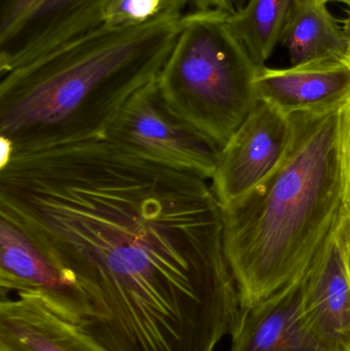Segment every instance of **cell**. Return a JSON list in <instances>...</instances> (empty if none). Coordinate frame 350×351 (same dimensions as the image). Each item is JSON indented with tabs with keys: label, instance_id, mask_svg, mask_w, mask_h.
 <instances>
[{
	"label": "cell",
	"instance_id": "4",
	"mask_svg": "<svg viewBox=\"0 0 350 351\" xmlns=\"http://www.w3.org/2000/svg\"><path fill=\"white\" fill-rule=\"evenodd\" d=\"M229 14L195 10L158 75L168 107L223 149L258 104L257 67L227 24Z\"/></svg>",
	"mask_w": 350,
	"mask_h": 351
},
{
	"label": "cell",
	"instance_id": "20",
	"mask_svg": "<svg viewBox=\"0 0 350 351\" xmlns=\"http://www.w3.org/2000/svg\"><path fill=\"white\" fill-rule=\"evenodd\" d=\"M320 1L324 2L326 4H328L329 2H343V3H347L349 0H320Z\"/></svg>",
	"mask_w": 350,
	"mask_h": 351
},
{
	"label": "cell",
	"instance_id": "10",
	"mask_svg": "<svg viewBox=\"0 0 350 351\" xmlns=\"http://www.w3.org/2000/svg\"><path fill=\"white\" fill-rule=\"evenodd\" d=\"M0 297V351H109L35 293Z\"/></svg>",
	"mask_w": 350,
	"mask_h": 351
},
{
	"label": "cell",
	"instance_id": "15",
	"mask_svg": "<svg viewBox=\"0 0 350 351\" xmlns=\"http://www.w3.org/2000/svg\"><path fill=\"white\" fill-rule=\"evenodd\" d=\"M296 0H247L246 3L229 14L227 24L242 43L257 67H264L273 55Z\"/></svg>",
	"mask_w": 350,
	"mask_h": 351
},
{
	"label": "cell",
	"instance_id": "6",
	"mask_svg": "<svg viewBox=\"0 0 350 351\" xmlns=\"http://www.w3.org/2000/svg\"><path fill=\"white\" fill-rule=\"evenodd\" d=\"M291 136L289 115L259 101L224 146L211 180L222 206L248 193L279 166Z\"/></svg>",
	"mask_w": 350,
	"mask_h": 351
},
{
	"label": "cell",
	"instance_id": "11",
	"mask_svg": "<svg viewBox=\"0 0 350 351\" xmlns=\"http://www.w3.org/2000/svg\"><path fill=\"white\" fill-rule=\"evenodd\" d=\"M259 101L287 115L331 108L350 100V64L323 60L285 69L262 67L255 80Z\"/></svg>",
	"mask_w": 350,
	"mask_h": 351
},
{
	"label": "cell",
	"instance_id": "13",
	"mask_svg": "<svg viewBox=\"0 0 350 351\" xmlns=\"http://www.w3.org/2000/svg\"><path fill=\"white\" fill-rule=\"evenodd\" d=\"M281 43L292 66L323 60H345L349 43L342 27L320 0H296Z\"/></svg>",
	"mask_w": 350,
	"mask_h": 351
},
{
	"label": "cell",
	"instance_id": "1",
	"mask_svg": "<svg viewBox=\"0 0 350 351\" xmlns=\"http://www.w3.org/2000/svg\"><path fill=\"white\" fill-rule=\"evenodd\" d=\"M0 216L92 304L109 351H215L240 313L212 181L105 138L14 154Z\"/></svg>",
	"mask_w": 350,
	"mask_h": 351
},
{
	"label": "cell",
	"instance_id": "7",
	"mask_svg": "<svg viewBox=\"0 0 350 351\" xmlns=\"http://www.w3.org/2000/svg\"><path fill=\"white\" fill-rule=\"evenodd\" d=\"M12 293H35L53 311L82 327L95 317L84 293L22 227L0 216V297Z\"/></svg>",
	"mask_w": 350,
	"mask_h": 351
},
{
	"label": "cell",
	"instance_id": "12",
	"mask_svg": "<svg viewBox=\"0 0 350 351\" xmlns=\"http://www.w3.org/2000/svg\"><path fill=\"white\" fill-rule=\"evenodd\" d=\"M99 0H0V75L32 60Z\"/></svg>",
	"mask_w": 350,
	"mask_h": 351
},
{
	"label": "cell",
	"instance_id": "3",
	"mask_svg": "<svg viewBox=\"0 0 350 351\" xmlns=\"http://www.w3.org/2000/svg\"><path fill=\"white\" fill-rule=\"evenodd\" d=\"M183 22L99 29L2 74L0 137L14 154L104 138L127 101L158 80Z\"/></svg>",
	"mask_w": 350,
	"mask_h": 351
},
{
	"label": "cell",
	"instance_id": "2",
	"mask_svg": "<svg viewBox=\"0 0 350 351\" xmlns=\"http://www.w3.org/2000/svg\"><path fill=\"white\" fill-rule=\"evenodd\" d=\"M345 105L290 114L291 140L279 166L223 206L226 258L242 308L302 280L338 224Z\"/></svg>",
	"mask_w": 350,
	"mask_h": 351
},
{
	"label": "cell",
	"instance_id": "19",
	"mask_svg": "<svg viewBox=\"0 0 350 351\" xmlns=\"http://www.w3.org/2000/svg\"><path fill=\"white\" fill-rule=\"evenodd\" d=\"M347 6H349V12H347V16L345 21H343L342 30L345 32V36H347V40L350 45V0L347 1Z\"/></svg>",
	"mask_w": 350,
	"mask_h": 351
},
{
	"label": "cell",
	"instance_id": "21",
	"mask_svg": "<svg viewBox=\"0 0 350 351\" xmlns=\"http://www.w3.org/2000/svg\"><path fill=\"white\" fill-rule=\"evenodd\" d=\"M347 61L349 62V63L350 64V45H349V53H347Z\"/></svg>",
	"mask_w": 350,
	"mask_h": 351
},
{
	"label": "cell",
	"instance_id": "16",
	"mask_svg": "<svg viewBox=\"0 0 350 351\" xmlns=\"http://www.w3.org/2000/svg\"><path fill=\"white\" fill-rule=\"evenodd\" d=\"M343 152L345 169V210L350 216V100L345 105L343 119Z\"/></svg>",
	"mask_w": 350,
	"mask_h": 351
},
{
	"label": "cell",
	"instance_id": "5",
	"mask_svg": "<svg viewBox=\"0 0 350 351\" xmlns=\"http://www.w3.org/2000/svg\"><path fill=\"white\" fill-rule=\"evenodd\" d=\"M105 139L137 154L213 179L222 149L168 107L158 80L136 93L107 129Z\"/></svg>",
	"mask_w": 350,
	"mask_h": 351
},
{
	"label": "cell",
	"instance_id": "22",
	"mask_svg": "<svg viewBox=\"0 0 350 351\" xmlns=\"http://www.w3.org/2000/svg\"><path fill=\"white\" fill-rule=\"evenodd\" d=\"M349 268H350V245H349Z\"/></svg>",
	"mask_w": 350,
	"mask_h": 351
},
{
	"label": "cell",
	"instance_id": "8",
	"mask_svg": "<svg viewBox=\"0 0 350 351\" xmlns=\"http://www.w3.org/2000/svg\"><path fill=\"white\" fill-rule=\"evenodd\" d=\"M350 216L345 210L303 278L308 319L329 341L350 351Z\"/></svg>",
	"mask_w": 350,
	"mask_h": 351
},
{
	"label": "cell",
	"instance_id": "14",
	"mask_svg": "<svg viewBox=\"0 0 350 351\" xmlns=\"http://www.w3.org/2000/svg\"><path fill=\"white\" fill-rule=\"evenodd\" d=\"M189 3H192V0H99L53 36L35 58L99 29L141 26L156 21L182 18Z\"/></svg>",
	"mask_w": 350,
	"mask_h": 351
},
{
	"label": "cell",
	"instance_id": "9",
	"mask_svg": "<svg viewBox=\"0 0 350 351\" xmlns=\"http://www.w3.org/2000/svg\"><path fill=\"white\" fill-rule=\"evenodd\" d=\"M303 278L255 306L242 308L230 334V351H342L308 319Z\"/></svg>",
	"mask_w": 350,
	"mask_h": 351
},
{
	"label": "cell",
	"instance_id": "17",
	"mask_svg": "<svg viewBox=\"0 0 350 351\" xmlns=\"http://www.w3.org/2000/svg\"><path fill=\"white\" fill-rule=\"evenodd\" d=\"M246 0H192L195 10H218L232 14L242 8Z\"/></svg>",
	"mask_w": 350,
	"mask_h": 351
},
{
	"label": "cell",
	"instance_id": "18",
	"mask_svg": "<svg viewBox=\"0 0 350 351\" xmlns=\"http://www.w3.org/2000/svg\"><path fill=\"white\" fill-rule=\"evenodd\" d=\"M14 156V145L8 138L0 137V169L10 162Z\"/></svg>",
	"mask_w": 350,
	"mask_h": 351
}]
</instances>
